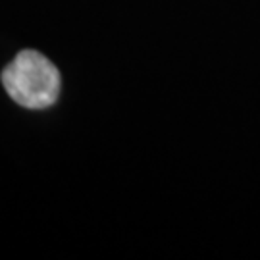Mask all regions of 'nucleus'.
<instances>
[{"label": "nucleus", "mask_w": 260, "mask_h": 260, "mask_svg": "<svg viewBox=\"0 0 260 260\" xmlns=\"http://www.w3.org/2000/svg\"><path fill=\"white\" fill-rule=\"evenodd\" d=\"M0 81L14 103L29 110H45L58 101L60 72L45 54L37 50H21L10 62Z\"/></svg>", "instance_id": "nucleus-1"}]
</instances>
